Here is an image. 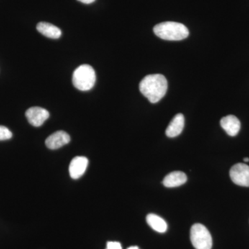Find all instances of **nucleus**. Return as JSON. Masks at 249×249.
<instances>
[{"mask_svg":"<svg viewBox=\"0 0 249 249\" xmlns=\"http://www.w3.org/2000/svg\"><path fill=\"white\" fill-rule=\"evenodd\" d=\"M127 249H139L138 247H137V246H134V247H129V248Z\"/></svg>","mask_w":249,"mask_h":249,"instance_id":"nucleus-17","label":"nucleus"},{"mask_svg":"<svg viewBox=\"0 0 249 249\" xmlns=\"http://www.w3.org/2000/svg\"><path fill=\"white\" fill-rule=\"evenodd\" d=\"M72 82L75 88L80 91L91 89L96 83L94 70L89 65H80L73 72Z\"/></svg>","mask_w":249,"mask_h":249,"instance_id":"nucleus-3","label":"nucleus"},{"mask_svg":"<svg viewBox=\"0 0 249 249\" xmlns=\"http://www.w3.org/2000/svg\"><path fill=\"white\" fill-rule=\"evenodd\" d=\"M12 136V132L7 127L0 126V141L9 140Z\"/></svg>","mask_w":249,"mask_h":249,"instance_id":"nucleus-14","label":"nucleus"},{"mask_svg":"<svg viewBox=\"0 0 249 249\" xmlns=\"http://www.w3.org/2000/svg\"><path fill=\"white\" fill-rule=\"evenodd\" d=\"M244 160L246 162H249V158L248 157H247V158L244 159Z\"/></svg>","mask_w":249,"mask_h":249,"instance_id":"nucleus-18","label":"nucleus"},{"mask_svg":"<svg viewBox=\"0 0 249 249\" xmlns=\"http://www.w3.org/2000/svg\"><path fill=\"white\" fill-rule=\"evenodd\" d=\"M88 163L89 160L85 157H76L73 159L69 168L71 178L77 179L83 176L88 168Z\"/></svg>","mask_w":249,"mask_h":249,"instance_id":"nucleus-7","label":"nucleus"},{"mask_svg":"<svg viewBox=\"0 0 249 249\" xmlns=\"http://www.w3.org/2000/svg\"><path fill=\"white\" fill-rule=\"evenodd\" d=\"M155 35L163 40H182L189 36V31L183 24L175 22L160 23L154 27Z\"/></svg>","mask_w":249,"mask_h":249,"instance_id":"nucleus-2","label":"nucleus"},{"mask_svg":"<svg viewBox=\"0 0 249 249\" xmlns=\"http://www.w3.org/2000/svg\"><path fill=\"white\" fill-rule=\"evenodd\" d=\"M139 89L150 103H157L164 97L168 90V82L163 75H148L141 81Z\"/></svg>","mask_w":249,"mask_h":249,"instance_id":"nucleus-1","label":"nucleus"},{"mask_svg":"<svg viewBox=\"0 0 249 249\" xmlns=\"http://www.w3.org/2000/svg\"><path fill=\"white\" fill-rule=\"evenodd\" d=\"M37 30L49 38L58 39L62 35L61 30L50 23L42 22L37 25Z\"/></svg>","mask_w":249,"mask_h":249,"instance_id":"nucleus-12","label":"nucleus"},{"mask_svg":"<svg viewBox=\"0 0 249 249\" xmlns=\"http://www.w3.org/2000/svg\"><path fill=\"white\" fill-rule=\"evenodd\" d=\"M221 126L231 137H235L240 130V121L236 116L229 115L222 118L220 121Z\"/></svg>","mask_w":249,"mask_h":249,"instance_id":"nucleus-9","label":"nucleus"},{"mask_svg":"<svg viewBox=\"0 0 249 249\" xmlns=\"http://www.w3.org/2000/svg\"><path fill=\"white\" fill-rule=\"evenodd\" d=\"M78 1H80V2L83 3V4H89L93 3V1H95V0H78Z\"/></svg>","mask_w":249,"mask_h":249,"instance_id":"nucleus-16","label":"nucleus"},{"mask_svg":"<svg viewBox=\"0 0 249 249\" xmlns=\"http://www.w3.org/2000/svg\"><path fill=\"white\" fill-rule=\"evenodd\" d=\"M27 117L29 124L34 127H40L46 120L49 119V113L47 109L40 107H33L29 108L26 111Z\"/></svg>","mask_w":249,"mask_h":249,"instance_id":"nucleus-6","label":"nucleus"},{"mask_svg":"<svg viewBox=\"0 0 249 249\" xmlns=\"http://www.w3.org/2000/svg\"><path fill=\"white\" fill-rule=\"evenodd\" d=\"M146 221L148 225L155 231L163 233L168 229V224L163 219L155 214H147Z\"/></svg>","mask_w":249,"mask_h":249,"instance_id":"nucleus-13","label":"nucleus"},{"mask_svg":"<svg viewBox=\"0 0 249 249\" xmlns=\"http://www.w3.org/2000/svg\"><path fill=\"white\" fill-rule=\"evenodd\" d=\"M232 182L240 186L249 187V166L244 163L234 165L230 170Z\"/></svg>","mask_w":249,"mask_h":249,"instance_id":"nucleus-5","label":"nucleus"},{"mask_svg":"<svg viewBox=\"0 0 249 249\" xmlns=\"http://www.w3.org/2000/svg\"><path fill=\"white\" fill-rule=\"evenodd\" d=\"M192 245L196 249H211L213 246L212 236L206 227L196 224L191 229Z\"/></svg>","mask_w":249,"mask_h":249,"instance_id":"nucleus-4","label":"nucleus"},{"mask_svg":"<svg viewBox=\"0 0 249 249\" xmlns=\"http://www.w3.org/2000/svg\"><path fill=\"white\" fill-rule=\"evenodd\" d=\"M70 135L64 131H58L49 136L46 140L47 147L51 150H57L70 142Z\"/></svg>","mask_w":249,"mask_h":249,"instance_id":"nucleus-8","label":"nucleus"},{"mask_svg":"<svg viewBox=\"0 0 249 249\" xmlns=\"http://www.w3.org/2000/svg\"><path fill=\"white\" fill-rule=\"evenodd\" d=\"M184 116L183 114H177L170 123L165 130V134L170 138L178 137L182 132L184 127Z\"/></svg>","mask_w":249,"mask_h":249,"instance_id":"nucleus-10","label":"nucleus"},{"mask_svg":"<svg viewBox=\"0 0 249 249\" xmlns=\"http://www.w3.org/2000/svg\"><path fill=\"white\" fill-rule=\"evenodd\" d=\"M187 181L186 174L183 172L175 171L165 177L163 184L167 188H175L184 184Z\"/></svg>","mask_w":249,"mask_h":249,"instance_id":"nucleus-11","label":"nucleus"},{"mask_svg":"<svg viewBox=\"0 0 249 249\" xmlns=\"http://www.w3.org/2000/svg\"><path fill=\"white\" fill-rule=\"evenodd\" d=\"M106 249H122L120 242H108Z\"/></svg>","mask_w":249,"mask_h":249,"instance_id":"nucleus-15","label":"nucleus"}]
</instances>
